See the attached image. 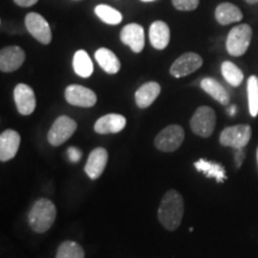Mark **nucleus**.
Wrapping results in <instances>:
<instances>
[{
    "label": "nucleus",
    "instance_id": "1",
    "mask_svg": "<svg viewBox=\"0 0 258 258\" xmlns=\"http://www.w3.org/2000/svg\"><path fill=\"white\" fill-rule=\"evenodd\" d=\"M184 215V201L177 190L165 192L158 208V219L167 231H176L180 226Z\"/></svg>",
    "mask_w": 258,
    "mask_h": 258
},
{
    "label": "nucleus",
    "instance_id": "2",
    "mask_svg": "<svg viewBox=\"0 0 258 258\" xmlns=\"http://www.w3.org/2000/svg\"><path fill=\"white\" fill-rule=\"evenodd\" d=\"M56 219V207L50 200L40 199L32 205L28 214L31 230L36 233H44L53 226Z\"/></svg>",
    "mask_w": 258,
    "mask_h": 258
},
{
    "label": "nucleus",
    "instance_id": "3",
    "mask_svg": "<svg viewBox=\"0 0 258 258\" xmlns=\"http://www.w3.org/2000/svg\"><path fill=\"white\" fill-rule=\"evenodd\" d=\"M252 29L249 24H239L232 28L226 40V49L232 56H241L249 49Z\"/></svg>",
    "mask_w": 258,
    "mask_h": 258
},
{
    "label": "nucleus",
    "instance_id": "4",
    "mask_svg": "<svg viewBox=\"0 0 258 258\" xmlns=\"http://www.w3.org/2000/svg\"><path fill=\"white\" fill-rule=\"evenodd\" d=\"M217 124V115L211 106L202 105L196 109L190 120V128L194 134L201 138H209Z\"/></svg>",
    "mask_w": 258,
    "mask_h": 258
},
{
    "label": "nucleus",
    "instance_id": "5",
    "mask_svg": "<svg viewBox=\"0 0 258 258\" xmlns=\"http://www.w3.org/2000/svg\"><path fill=\"white\" fill-rule=\"evenodd\" d=\"M184 129L179 124H170L158 133L154 139V146L161 152H175L184 141Z\"/></svg>",
    "mask_w": 258,
    "mask_h": 258
},
{
    "label": "nucleus",
    "instance_id": "6",
    "mask_svg": "<svg viewBox=\"0 0 258 258\" xmlns=\"http://www.w3.org/2000/svg\"><path fill=\"white\" fill-rule=\"evenodd\" d=\"M77 127H78V124H77V122L73 118H71L66 115L59 116L54 121V123L51 124L49 132H48V143L51 146H60V145L66 143L76 133Z\"/></svg>",
    "mask_w": 258,
    "mask_h": 258
},
{
    "label": "nucleus",
    "instance_id": "7",
    "mask_svg": "<svg viewBox=\"0 0 258 258\" xmlns=\"http://www.w3.org/2000/svg\"><path fill=\"white\" fill-rule=\"evenodd\" d=\"M251 127L249 124H237L225 128L221 132L219 141L222 146L232 148H243L251 139Z\"/></svg>",
    "mask_w": 258,
    "mask_h": 258
},
{
    "label": "nucleus",
    "instance_id": "8",
    "mask_svg": "<svg viewBox=\"0 0 258 258\" xmlns=\"http://www.w3.org/2000/svg\"><path fill=\"white\" fill-rule=\"evenodd\" d=\"M25 28L32 37L42 44H49L51 41V29L46 18L40 14L30 12L25 17Z\"/></svg>",
    "mask_w": 258,
    "mask_h": 258
},
{
    "label": "nucleus",
    "instance_id": "9",
    "mask_svg": "<svg viewBox=\"0 0 258 258\" xmlns=\"http://www.w3.org/2000/svg\"><path fill=\"white\" fill-rule=\"evenodd\" d=\"M202 63L203 60L199 54L189 51V53H184L177 57L175 62L171 64L170 74L175 78H183V77L196 72L202 66Z\"/></svg>",
    "mask_w": 258,
    "mask_h": 258
},
{
    "label": "nucleus",
    "instance_id": "10",
    "mask_svg": "<svg viewBox=\"0 0 258 258\" xmlns=\"http://www.w3.org/2000/svg\"><path fill=\"white\" fill-rule=\"evenodd\" d=\"M64 98L71 105L80 106V108H91L97 103L96 93L91 89L78 84L67 86L64 90Z\"/></svg>",
    "mask_w": 258,
    "mask_h": 258
},
{
    "label": "nucleus",
    "instance_id": "11",
    "mask_svg": "<svg viewBox=\"0 0 258 258\" xmlns=\"http://www.w3.org/2000/svg\"><path fill=\"white\" fill-rule=\"evenodd\" d=\"M14 99L17 110L21 115L29 116L36 109L35 92L27 84H18L14 90Z\"/></svg>",
    "mask_w": 258,
    "mask_h": 258
},
{
    "label": "nucleus",
    "instance_id": "12",
    "mask_svg": "<svg viewBox=\"0 0 258 258\" xmlns=\"http://www.w3.org/2000/svg\"><path fill=\"white\" fill-rule=\"evenodd\" d=\"M25 61V53L18 46H8L0 51V70L4 73L19 70Z\"/></svg>",
    "mask_w": 258,
    "mask_h": 258
},
{
    "label": "nucleus",
    "instance_id": "13",
    "mask_svg": "<svg viewBox=\"0 0 258 258\" xmlns=\"http://www.w3.org/2000/svg\"><path fill=\"white\" fill-rule=\"evenodd\" d=\"M120 40L134 53H141L145 47V30L140 24H127L121 30Z\"/></svg>",
    "mask_w": 258,
    "mask_h": 258
},
{
    "label": "nucleus",
    "instance_id": "14",
    "mask_svg": "<svg viewBox=\"0 0 258 258\" xmlns=\"http://www.w3.org/2000/svg\"><path fill=\"white\" fill-rule=\"evenodd\" d=\"M109 154L108 151L103 147H97L91 151L85 165V172L91 179H98L104 172V169L108 164Z\"/></svg>",
    "mask_w": 258,
    "mask_h": 258
},
{
    "label": "nucleus",
    "instance_id": "15",
    "mask_svg": "<svg viewBox=\"0 0 258 258\" xmlns=\"http://www.w3.org/2000/svg\"><path fill=\"white\" fill-rule=\"evenodd\" d=\"M127 120L123 115L120 114H108L99 117L95 123L96 133L105 135V134H117L121 131H123Z\"/></svg>",
    "mask_w": 258,
    "mask_h": 258
},
{
    "label": "nucleus",
    "instance_id": "16",
    "mask_svg": "<svg viewBox=\"0 0 258 258\" xmlns=\"http://www.w3.org/2000/svg\"><path fill=\"white\" fill-rule=\"evenodd\" d=\"M21 145V135L14 129H6L0 135V160L8 161L15 158Z\"/></svg>",
    "mask_w": 258,
    "mask_h": 258
},
{
    "label": "nucleus",
    "instance_id": "17",
    "mask_svg": "<svg viewBox=\"0 0 258 258\" xmlns=\"http://www.w3.org/2000/svg\"><path fill=\"white\" fill-rule=\"evenodd\" d=\"M150 42L154 49L163 50L170 43V28L165 22L156 21L150 27Z\"/></svg>",
    "mask_w": 258,
    "mask_h": 258
},
{
    "label": "nucleus",
    "instance_id": "18",
    "mask_svg": "<svg viewBox=\"0 0 258 258\" xmlns=\"http://www.w3.org/2000/svg\"><path fill=\"white\" fill-rule=\"evenodd\" d=\"M160 85L156 82H148L144 84L135 92V103L141 109L148 108L150 105H152V103L160 95Z\"/></svg>",
    "mask_w": 258,
    "mask_h": 258
},
{
    "label": "nucleus",
    "instance_id": "19",
    "mask_svg": "<svg viewBox=\"0 0 258 258\" xmlns=\"http://www.w3.org/2000/svg\"><path fill=\"white\" fill-rule=\"evenodd\" d=\"M215 19L219 24L228 25L232 23H238L243 19V12L240 9L231 3H221L215 9Z\"/></svg>",
    "mask_w": 258,
    "mask_h": 258
},
{
    "label": "nucleus",
    "instance_id": "20",
    "mask_svg": "<svg viewBox=\"0 0 258 258\" xmlns=\"http://www.w3.org/2000/svg\"><path fill=\"white\" fill-rule=\"evenodd\" d=\"M95 59L103 71L109 74H116L121 70V62L114 51L108 48H99L96 50Z\"/></svg>",
    "mask_w": 258,
    "mask_h": 258
},
{
    "label": "nucleus",
    "instance_id": "21",
    "mask_svg": "<svg viewBox=\"0 0 258 258\" xmlns=\"http://www.w3.org/2000/svg\"><path fill=\"white\" fill-rule=\"evenodd\" d=\"M201 89L222 105H227L230 103V95H228L227 90L218 80L213 78H203L201 80Z\"/></svg>",
    "mask_w": 258,
    "mask_h": 258
},
{
    "label": "nucleus",
    "instance_id": "22",
    "mask_svg": "<svg viewBox=\"0 0 258 258\" xmlns=\"http://www.w3.org/2000/svg\"><path fill=\"white\" fill-rule=\"evenodd\" d=\"M194 165H195V167L200 171V172L205 173L206 177L214 178L218 183H222L226 178H227V176H226V171L221 164L214 163V161L205 160V159H200L196 161Z\"/></svg>",
    "mask_w": 258,
    "mask_h": 258
},
{
    "label": "nucleus",
    "instance_id": "23",
    "mask_svg": "<svg viewBox=\"0 0 258 258\" xmlns=\"http://www.w3.org/2000/svg\"><path fill=\"white\" fill-rule=\"evenodd\" d=\"M73 70L77 76L89 78L93 73V62L85 50H77L73 56Z\"/></svg>",
    "mask_w": 258,
    "mask_h": 258
},
{
    "label": "nucleus",
    "instance_id": "24",
    "mask_svg": "<svg viewBox=\"0 0 258 258\" xmlns=\"http://www.w3.org/2000/svg\"><path fill=\"white\" fill-rule=\"evenodd\" d=\"M221 73L226 82L231 86H239L244 80V74L237 64L231 62V61H224L221 64Z\"/></svg>",
    "mask_w": 258,
    "mask_h": 258
},
{
    "label": "nucleus",
    "instance_id": "25",
    "mask_svg": "<svg viewBox=\"0 0 258 258\" xmlns=\"http://www.w3.org/2000/svg\"><path fill=\"white\" fill-rule=\"evenodd\" d=\"M95 14L102 22L109 25H117L122 22V14L118 10L109 5H97L95 8Z\"/></svg>",
    "mask_w": 258,
    "mask_h": 258
},
{
    "label": "nucleus",
    "instance_id": "26",
    "mask_svg": "<svg viewBox=\"0 0 258 258\" xmlns=\"http://www.w3.org/2000/svg\"><path fill=\"white\" fill-rule=\"evenodd\" d=\"M55 258H85V252L78 243L67 240L59 246Z\"/></svg>",
    "mask_w": 258,
    "mask_h": 258
},
{
    "label": "nucleus",
    "instance_id": "27",
    "mask_svg": "<svg viewBox=\"0 0 258 258\" xmlns=\"http://www.w3.org/2000/svg\"><path fill=\"white\" fill-rule=\"evenodd\" d=\"M247 102H249V111L252 117L258 115V78L251 76L247 79Z\"/></svg>",
    "mask_w": 258,
    "mask_h": 258
},
{
    "label": "nucleus",
    "instance_id": "28",
    "mask_svg": "<svg viewBox=\"0 0 258 258\" xmlns=\"http://www.w3.org/2000/svg\"><path fill=\"white\" fill-rule=\"evenodd\" d=\"M172 4L178 11H194L199 8L200 0H172Z\"/></svg>",
    "mask_w": 258,
    "mask_h": 258
},
{
    "label": "nucleus",
    "instance_id": "29",
    "mask_svg": "<svg viewBox=\"0 0 258 258\" xmlns=\"http://www.w3.org/2000/svg\"><path fill=\"white\" fill-rule=\"evenodd\" d=\"M67 156H69V159L72 161V163H78L80 158L83 157V153L79 148L70 147L69 150H67Z\"/></svg>",
    "mask_w": 258,
    "mask_h": 258
},
{
    "label": "nucleus",
    "instance_id": "30",
    "mask_svg": "<svg viewBox=\"0 0 258 258\" xmlns=\"http://www.w3.org/2000/svg\"><path fill=\"white\" fill-rule=\"evenodd\" d=\"M245 159V151L244 147L243 148H235L234 151V161H235V165H237L238 169L241 166L243 161Z\"/></svg>",
    "mask_w": 258,
    "mask_h": 258
},
{
    "label": "nucleus",
    "instance_id": "31",
    "mask_svg": "<svg viewBox=\"0 0 258 258\" xmlns=\"http://www.w3.org/2000/svg\"><path fill=\"white\" fill-rule=\"evenodd\" d=\"M15 4H17L21 8H30V6H34L37 4L38 0H14Z\"/></svg>",
    "mask_w": 258,
    "mask_h": 258
},
{
    "label": "nucleus",
    "instance_id": "32",
    "mask_svg": "<svg viewBox=\"0 0 258 258\" xmlns=\"http://www.w3.org/2000/svg\"><path fill=\"white\" fill-rule=\"evenodd\" d=\"M235 112H237V106L235 105H232L230 109H228V114H230V116H233Z\"/></svg>",
    "mask_w": 258,
    "mask_h": 258
},
{
    "label": "nucleus",
    "instance_id": "33",
    "mask_svg": "<svg viewBox=\"0 0 258 258\" xmlns=\"http://www.w3.org/2000/svg\"><path fill=\"white\" fill-rule=\"evenodd\" d=\"M245 2H246L247 4H251V5H253V4H257V3H258V0H245Z\"/></svg>",
    "mask_w": 258,
    "mask_h": 258
},
{
    "label": "nucleus",
    "instance_id": "34",
    "mask_svg": "<svg viewBox=\"0 0 258 258\" xmlns=\"http://www.w3.org/2000/svg\"><path fill=\"white\" fill-rule=\"evenodd\" d=\"M141 2H144V3H151V2H154V0H141Z\"/></svg>",
    "mask_w": 258,
    "mask_h": 258
},
{
    "label": "nucleus",
    "instance_id": "35",
    "mask_svg": "<svg viewBox=\"0 0 258 258\" xmlns=\"http://www.w3.org/2000/svg\"><path fill=\"white\" fill-rule=\"evenodd\" d=\"M257 163H258V148H257Z\"/></svg>",
    "mask_w": 258,
    "mask_h": 258
},
{
    "label": "nucleus",
    "instance_id": "36",
    "mask_svg": "<svg viewBox=\"0 0 258 258\" xmlns=\"http://www.w3.org/2000/svg\"><path fill=\"white\" fill-rule=\"evenodd\" d=\"M76 2H78V0H76Z\"/></svg>",
    "mask_w": 258,
    "mask_h": 258
}]
</instances>
